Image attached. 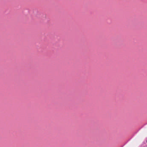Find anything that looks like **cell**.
Here are the masks:
<instances>
[{
	"instance_id": "6da1fadb",
	"label": "cell",
	"mask_w": 147,
	"mask_h": 147,
	"mask_svg": "<svg viewBox=\"0 0 147 147\" xmlns=\"http://www.w3.org/2000/svg\"><path fill=\"white\" fill-rule=\"evenodd\" d=\"M146 142H147V141H146Z\"/></svg>"
}]
</instances>
